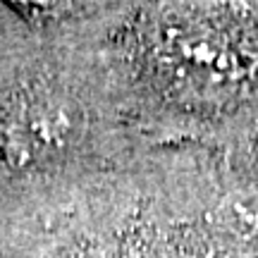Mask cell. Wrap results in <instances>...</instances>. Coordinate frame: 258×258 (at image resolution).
<instances>
[{"instance_id":"cell-2","label":"cell","mask_w":258,"mask_h":258,"mask_svg":"<svg viewBox=\"0 0 258 258\" xmlns=\"http://www.w3.org/2000/svg\"><path fill=\"white\" fill-rule=\"evenodd\" d=\"M218 222L251 258H258V191L241 189L218 206Z\"/></svg>"},{"instance_id":"cell-1","label":"cell","mask_w":258,"mask_h":258,"mask_svg":"<svg viewBox=\"0 0 258 258\" xmlns=\"http://www.w3.org/2000/svg\"><path fill=\"white\" fill-rule=\"evenodd\" d=\"M179 72L203 89H230L246 77L249 64L227 38L211 31L182 34L170 46Z\"/></svg>"}]
</instances>
